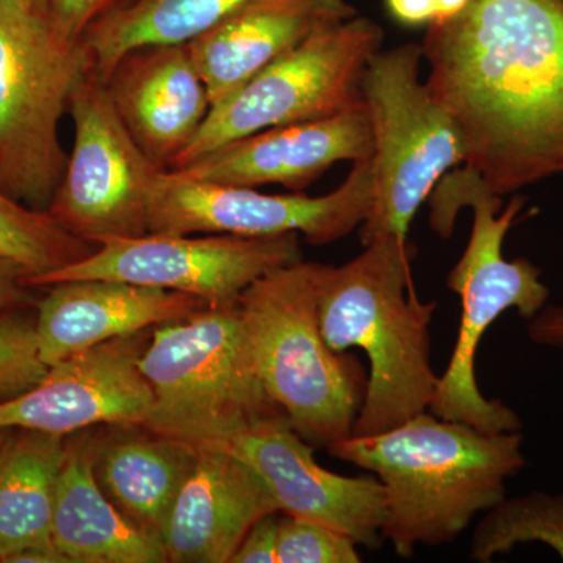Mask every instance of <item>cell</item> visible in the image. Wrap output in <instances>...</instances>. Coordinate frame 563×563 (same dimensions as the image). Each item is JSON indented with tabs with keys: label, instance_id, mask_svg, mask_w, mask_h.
<instances>
[{
	"label": "cell",
	"instance_id": "33",
	"mask_svg": "<svg viewBox=\"0 0 563 563\" xmlns=\"http://www.w3.org/2000/svg\"><path fill=\"white\" fill-rule=\"evenodd\" d=\"M2 562L10 563H70L65 554L57 550V547L51 548H27V550L18 551L9 555Z\"/></svg>",
	"mask_w": 563,
	"mask_h": 563
},
{
	"label": "cell",
	"instance_id": "6",
	"mask_svg": "<svg viewBox=\"0 0 563 563\" xmlns=\"http://www.w3.org/2000/svg\"><path fill=\"white\" fill-rule=\"evenodd\" d=\"M95 70L84 38L38 0H0V190L47 210L65 173L62 118Z\"/></svg>",
	"mask_w": 563,
	"mask_h": 563
},
{
	"label": "cell",
	"instance_id": "14",
	"mask_svg": "<svg viewBox=\"0 0 563 563\" xmlns=\"http://www.w3.org/2000/svg\"><path fill=\"white\" fill-rule=\"evenodd\" d=\"M218 448L261 477L279 512L329 526L366 550L383 544L385 495L380 481L322 468L313 457L312 444L292 429L285 415L254 422Z\"/></svg>",
	"mask_w": 563,
	"mask_h": 563
},
{
	"label": "cell",
	"instance_id": "31",
	"mask_svg": "<svg viewBox=\"0 0 563 563\" xmlns=\"http://www.w3.org/2000/svg\"><path fill=\"white\" fill-rule=\"evenodd\" d=\"M528 335L539 346L563 350V306H547L528 321Z\"/></svg>",
	"mask_w": 563,
	"mask_h": 563
},
{
	"label": "cell",
	"instance_id": "19",
	"mask_svg": "<svg viewBox=\"0 0 563 563\" xmlns=\"http://www.w3.org/2000/svg\"><path fill=\"white\" fill-rule=\"evenodd\" d=\"M357 14L347 0H247L187 46L214 107L314 32Z\"/></svg>",
	"mask_w": 563,
	"mask_h": 563
},
{
	"label": "cell",
	"instance_id": "22",
	"mask_svg": "<svg viewBox=\"0 0 563 563\" xmlns=\"http://www.w3.org/2000/svg\"><path fill=\"white\" fill-rule=\"evenodd\" d=\"M18 431L0 450V562L27 548L55 547L52 515L65 437Z\"/></svg>",
	"mask_w": 563,
	"mask_h": 563
},
{
	"label": "cell",
	"instance_id": "1",
	"mask_svg": "<svg viewBox=\"0 0 563 563\" xmlns=\"http://www.w3.org/2000/svg\"><path fill=\"white\" fill-rule=\"evenodd\" d=\"M433 98L496 196L563 173V0H470L426 27Z\"/></svg>",
	"mask_w": 563,
	"mask_h": 563
},
{
	"label": "cell",
	"instance_id": "7",
	"mask_svg": "<svg viewBox=\"0 0 563 563\" xmlns=\"http://www.w3.org/2000/svg\"><path fill=\"white\" fill-rule=\"evenodd\" d=\"M140 369L152 390L143 428L195 448L285 415L255 368L239 301L152 328Z\"/></svg>",
	"mask_w": 563,
	"mask_h": 563
},
{
	"label": "cell",
	"instance_id": "9",
	"mask_svg": "<svg viewBox=\"0 0 563 563\" xmlns=\"http://www.w3.org/2000/svg\"><path fill=\"white\" fill-rule=\"evenodd\" d=\"M383 44V27L361 14L314 32L255 74L231 98L211 107L172 169L252 133L321 120L362 106L363 73Z\"/></svg>",
	"mask_w": 563,
	"mask_h": 563
},
{
	"label": "cell",
	"instance_id": "34",
	"mask_svg": "<svg viewBox=\"0 0 563 563\" xmlns=\"http://www.w3.org/2000/svg\"><path fill=\"white\" fill-rule=\"evenodd\" d=\"M470 0H435L437 7V21L442 22L446 20H451L455 14L461 13L466 5H468ZM433 22V24H435Z\"/></svg>",
	"mask_w": 563,
	"mask_h": 563
},
{
	"label": "cell",
	"instance_id": "36",
	"mask_svg": "<svg viewBox=\"0 0 563 563\" xmlns=\"http://www.w3.org/2000/svg\"><path fill=\"white\" fill-rule=\"evenodd\" d=\"M41 3H46V5L51 7V0H38Z\"/></svg>",
	"mask_w": 563,
	"mask_h": 563
},
{
	"label": "cell",
	"instance_id": "21",
	"mask_svg": "<svg viewBox=\"0 0 563 563\" xmlns=\"http://www.w3.org/2000/svg\"><path fill=\"white\" fill-rule=\"evenodd\" d=\"M99 444L96 476L111 501L141 528L162 537L198 448L150 431Z\"/></svg>",
	"mask_w": 563,
	"mask_h": 563
},
{
	"label": "cell",
	"instance_id": "13",
	"mask_svg": "<svg viewBox=\"0 0 563 563\" xmlns=\"http://www.w3.org/2000/svg\"><path fill=\"white\" fill-rule=\"evenodd\" d=\"M152 329L109 340L49 366L31 390L0 402V429H25L55 435L91 426L143 428L152 390L140 369Z\"/></svg>",
	"mask_w": 563,
	"mask_h": 563
},
{
	"label": "cell",
	"instance_id": "28",
	"mask_svg": "<svg viewBox=\"0 0 563 563\" xmlns=\"http://www.w3.org/2000/svg\"><path fill=\"white\" fill-rule=\"evenodd\" d=\"M139 0H51L55 20L70 35L84 38L95 22L128 9Z\"/></svg>",
	"mask_w": 563,
	"mask_h": 563
},
{
	"label": "cell",
	"instance_id": "5",
	"mask_svg": "<svg viewBox=\"0 0 563 563\" xmlns=\"http://www.w3.org/2000/svg\"><path fill=\"white\" fill-rule=\"evenodd\" d=\"M239 306L258 376L292 429L313 448L350 439L368 377L357 358L322 336L314 263L274 269L240 295Z\"/></svg>",
	"mask_w": 563,
	"mask_h": 563
},
{
	"label": "cell",
	"instance_id": "3",
	"mask_svg": "<svg viewBox=\"0 0 563 563\" xmlns=\"http://www.w3.org/2000/svg\"><path fill=\"white\" fill-rule=\"evenodd\" d=\"M415 246L380 236L344 265L314 263L318 318L336 352L358 347L369 362L368 383L352 435L388 431L424 412L439 376L431 363L437 302L413 287Z\"/></svg>",
	"mask_w": 563,
	"mask_h": 563
},
{
	"label": "cell",
	"instance_id": "24",
	"mask_svg": "<svg viewBox=\"0 0 563 563\" xmlns=\"http://www.w3.org/2000/svg\"><path fill=\"white\" fill-rule=\"evenodd\" d=\"M540 543L553 548L563 561V493L532 492L504 498L477 525L470 559L488 563L518 544Z\"/></svg>",
	"mask_w": 563,
	"mask_h": 563
},
{
	"label": "cell",
	"instance_id": "20",
	"mask_svg": "<svg viewBox=\"0 0 563 563\" xmlns=\"http://www.w3.org/2000/svg\"><path fill=\"white\" fill-rule=\"evenodd\" d=\"M99 440L66 443L55 488L52 540L70 563H166L161 536L141 528L102 490L96 476Z\"/></svg>",
	"mask_w": 563,
	"mask_h": 563
},
{
	"label": "cell",
	"instance_id": "23",
	"mask_svg": "<svg viewBox=\"0 0 563 563\" xmlns=\"http://www.w3.org/2000/svg\"><path fill=\"white\" fill-rule=\"evenodd\" d=\"M247 0H139L95 22L84 41L101 79L125 52L151 44H185L210 31L213 25Z\"/></svg>",
	"mask_w": 563,
	"mask_h": 563
},
{
	"label": "cell",
	"instance_id": "27",
	"mask_svg": "<svg viewBox=\"0 0 563 563\" xmlns=\"http://www.w3.org/2000/svg\"><path fill=\"white\" fill-rule=\"evenodd\" d=\"M358 544L329 526L291 517H279L277 563H361Z\"/></svg>",
	"mask_w": 563,
	"mask_h": 563
},
{
	"label": "cell",
	"instance_id": "11",
	"mask_svg": "<svg viewBox=\"0 0 563 563\" xmlns=\"http://www.w3.org/2000/svg\"><path fill=\"white\" fill-rule=\"evenodd\" d=\"M302 261L298 233L277 236H118L60 269L27 277L29 287L68 280L113 279L198 296L210 307L239 301L255 280Z\"/></svg>",
	"mask_w": 563,
	"mask_h": 563
},
{
	"label": "cell",
	"instance_id": "10",
	"mask_svg": "<svg viewBox=\"0 0 563 563\" xmlns=\"http://www.w3.org/2000/svg\"><path fill=\"white\" fill-rule=\"evenodd\" d=\"M373 192V157L352 163L346 180L318 198L303 192L263 195L255 188L195 179L165 169L152 190L147 232L240 236L298 233L307 243L324 246L361 228L372 209Z\"/></svg>",
	"mask_w": 563,
	"mask_h": 563
},
{
	"label": "cell",
	"instance_id": "4",
	"mask_svg": "<svg viewBox=\"0 0 563 563\" xmlns=\"http://www.w3.org/2000/svg\"><path fill=\"white\" fill-rule=\"evenodd\" d=\"M448 179L433 192V232L450 239L462 207H472L473 228L462 257L448 274V288L461 298V321L453 354L439 376L429 410L443 420L466 422L484 432H520L523 422L518 413L479 390L476 355L485 332L504 312L515 309L529 321L550 299L539 266L525 257H504V240L526 199L515 195L503 207L501 196L493 195L483 179L466 168L455 169Z\"/></svg>",
	"mask_w": 563,
	"mask_h": 563
},
{
	"label": "cell",
	"instance_id": "2",
	"mask_svg": "<svg viewBox=\"0 0 563 563\" xmlns=\"http://www.w3.org/2000/svg\"><path fill=\"white\" fill-rule=\"evenodd\" d=\"M328 451L376 474L385 495L384 540L406 559L420 544L455 542L477 514L506 498L507 481L526 465L521 431L484 432L428 410Z\"/></svg>",
	"mask_w": 563,
	"mask_h": 563
},
{
	"label": "cell",
	"instance_id": "16",
	"mask_svg": "<svg viewBox=\"0 0 563 563\" xmlns=\"http://www.w3.org/2000/svg\"><path fill=\"white\" fill-rule=\"evenodd\" d=\"M102 80L140 150L155 165L172 169L211 110L209 90L187 43L125 52Z\"/></svg>",
	"mask_w": 563,
	"mask_h": 563
},
{
	"label": "cell",
	"instance_id": "29",
	"mask_svg": "<svg viewBox=\"0 0 563 563\" xmlns=\"http://www.w3.org/2000/svg\"><path fill=\"white\" fill-rule=\"evenodd\" d=\"M279 512L268 514L252 525L236 548L231 563H277Z\"/></svg>",
	"mask_w": 563,
	"mask_h": 563
},
{
	"label": "cell",
	"instance_id": "26",
	"mask_svg": "<svg viewBox=\"0 0 563 563\" xmlns=\"http://www.w3.org/2000/svg\"><path fill=\"white\" fill-rule=\"evenodd\" d=\"M49 373L40 355L36 320L0 312V402L38 385Z\"/></svg>",
	"mask_w": 563,
	"mask_h": 563
},
{
	"label": "cell",
	"instance_id": "35",
	"mask_svg": "<svg viewBox=\"0 0 563 563\" xmlns=\"http://www.w3.org/2000/svg\"><path fill=\"white\" fill-rule=\"evenodd\" d=\"M10 429H0V450H2L3 443H5L7 437H9Z\"/></svg>",
	"mask_w": 563,
	"mask_h": 563
},
{
	"label": "cell",
	"instance_id": "15",
	"mask_svg": "<svg viewBox=\"0 0 563 563\" xmlns=\"http://www.w3.org/2000/svg\"><path fill=\"white\" fill-rule=\"evenodd\" d=\"M373 154L372 121L362 103L321 120L252 133L173 172L235 187L282 185L302 192L335 163L368 161Z\"/></svg>",
	"mask_w": 563,
	"mask_h": 563
},
{
	"label": "cell",
	"instance_id": "12",
	"mask_svg": "<svg viewBox=\"0 0 563 563\" xmlns=\"http://www.w3.org/2000/svg\"><path fill=\"white\" fill-rule=\"evenodd\" d=\"M69 113L73 151L47 213L95 244L146 235L152 190L165 169L133 141L95 70L74 91Z\"/></svg>",
	"mask_w": 563,
	"mask_h": 563
},
{
	"label": "cell",
	"instance_id": "8",
	"mask_svg": "<svg viewBox=\"0 0 563 563\" xmlns=\"http://www.w3.org/2000/svg\"><path fill=\"white\" fill-rule=\"evenodd\" d=\"M421 43H406L376 52L363 73L362 98L374 139V192L358 228L362 246L380 236L406 240L439 180L465 165V141L421 81Z\"/></svg>",
	"mask_w": 563,
	"mask_h": 563
},
{
	"label": "cell",
	"instance_id": "18",
	"mask_svg": "<svg viewBox=\"0 0 563 563\" xmlns=\"http://www.w3.org/2000/svg\"><path fill=\"white\" fill-rule=\"evenodd\" d=\"M51 287L36 317L40 355L47 366L210 307L187 292L113 279L68 280Z\"/></svg>",
	"mask_w": 563,
	"mask_h": 563
},
{
	"label": "cell",
	"instance_id": "30",
	"mask_svg": "<svg viewBox=\"0 0 563 563\" xmlns=\"http://www.w3.org/2000/svg\"><path fill=\"white\" fill-rule=\"evenodd\" d=\"M29 276L31 272L22 263L0 254V312L25 301Z\"/></svg>",
	"mask_w": 563,
	"mask_h": 563
},
{
	"label": "cell",
	"instance_id": "17",
	"mask_svg": "<svg viewBox=\"0 0 563 563\" xmlns=\"http://www.w3.org/2000/svg\"><path fill=\"white\" fill-rule=\"evenodd\" d=\"M279 512L250 466L222 448H198V459L162 531L168 562L231 563L255 521Z\"/></svg>",
	"mask_w": 563,
	"mask_h": 563
},
{
	"label": "cell",
	"instance_id": "25",
	"mask_svg": "<svg viewBox=\"0 0 563 563\" xmlns=\"http://www.w3.org/2000/svg\"><path fill=\"white\" fill-rule=\"evenodd\" d=\"M98 246L66 231L47 211L0 190V254L22 263L31 272L29 277L79 262Z\"/></svg>",
	"mask_w": 563,
	"mask_h": 563
},
{
	"label": "cell",
	"instance_id": "32",
	"mask_svg": "<svg viewBox=\"0 0 563 563\" xmlns=\"http://www.w3.org/2000/svg\"><path fill=\"white\" fill-rule=\"evenodd\" d=\"M385 9L406 27H428L437 21L435 0H385Z\"/></svg>",
	"mask_w": 563,
	"mask_h": 563
}]
</instances>
